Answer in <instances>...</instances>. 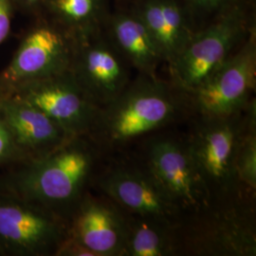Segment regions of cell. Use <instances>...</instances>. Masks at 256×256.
I'll return each mask as SVG.
<instances>
[{
  "label": "cell",
  "instance_id": "cell-3",
  "mask_svg": "<svg viewBox=\"0 0 256 256\" xmlns=\"http://www.w3.org/2000/svg\"><path fill=\"white\" fill-rule=\"evenodd\" d=\"M254 198L209 200L176 228L178 256H256Z\"/></svg>",
  "mask_w": 256,
  "mask_h": 256
},
{
  "label": "cell",
  "instance_id": "cell-22",
  "mask_svg": "<svg viewBox=\"0 0 256 256\" xmlns=\"http://www.w3.org/2000/svg\"><path fill=\"white\" fill-rule=\"evenodd\" d=\"M14 10L12 0H0V45L9 36Z\"/></svg>",
  "mask_w": 256,
  "mask_h": 256
},
{
  "label": "cell",
  "instance_id": "cell-21",
  "mask_svg": "<svg viewBox=\"0 0 256 256\" xmlns=\"http://www.w3.org/2000/svg\"><path fill=\"white\" fill-rule=\"evenodd\" d=\"M20 162L18 149L6 122L0 113V168H7Z\"/></svg>",
  "mask_w": 256,
  "mask_h": 256
},
{
  "label": "cell",
  "instance_id": "cell-8",
  "mask_svg": "<svg viewBox=\"0 0 256 256\" xmlns=\"http://www.w3.org/2000/svg\"><path fill=\"white\" fill-rule=\"evenodd\" d=\"M75 37L54 21L39 14L22 37L9 64L0 72V94L24 82L70 70Z\"/></svg>",
  "mask_w": 256,
  "mask_h": 256
},
{
  "label": "cell",
  "instance_id": "cell-14",
  "mask_svg": "<svg viewBox=\"0 0 256 256\" xmlns=\"http://www.w3.org/2000/svg\"><path fill=\"white\" fill-rule=\"evenodd\" d=\"M0 113L9 128L20 162L44 156L74 137L41 110L12 95H0Z\"/></svg>",
  "mask_w": 256,
  "mask_h": 256
},
{
  "label": "cell",
  "instance_id": "cell-2",
  "mask_svg": "<svg viewBox=\"0 0 256 256\" xmlns=\"http://www.w3.org/2000/svg\"><path fill=\"white\" fill-rule=\"evenodd\" d=\"M187 111L185 93L173 82L138 74L115 100L99 108L88 136L102 151L124 146L169 126Z\"/></svg>",
  "mask_w": 256,
  "mask_h": 256
},
{
  "label": "cell",
  "instance_id": "cell-19",
  "mask_svg": "<svg viewBox=\"0 0 256 256\" xmlns=\"http://www.w3.org/2000/svg\"><path fill=\"white\" fill-rule=\"evenodd\" d=\"M194 32L238 10L254 6V0H182Z\"/></svg>",
  "mask_w": 256,
  "mask_h": 256
},
{
  "label": "cell",
  "instance_id": "cell-7",
  "mask_svg": "<svg viewBox=\"0 0 256 256\" xmlns=\"http://www.w3.org/2000/svg\"><path fill=\"white\" fill-rule=\"evenodd\" d=\"M256 82V28L244 43L192 90L184 92L198 116H226L244 110Z\"/></svg>",
  "mask_w": 256,
  "mask_h": 256
},
{
  "label": "cell",
  "instance_id": "cell-10",
  "mask_svg": "<svg viewBox=\"0 0 256 256\" xmlns=\"http://www.w3.org/2000/svg\"><path fill=\"white\" fill-rule=\"evenodd\" d=\"M70 72L99 108L115 100L132 80V68L104 28L75 38Z\"/></svg>",
  "mask_w": 256,
  "mask_h": 256
},
{
  "label": "cell",
  "instance_id": "cell-18",
  "mask_svg": "<svg viewBox=\"0 0 256 256\" xmlns=\"http://www.w3.org/2000/svg\"><path fill=\"white\" fill-rule=\"evenodd\" d=\"M110 10V0H45L40 14L78 38L102 28Z\"/></svg>",
  "mask_w": 256,
  "mask_h": 256
},
{
  "label": "cell",
  "instance_id": "cell-4",
  "mask_svg": "<svg viewBox=\"0 0 256 256\" xmlns=\"http://www.w3.org/2000/svg\"><path fill=\"white\" fill-rule=\"evenodd\" d=\"M194 116L185 140L207 188L209 200L248 194L242 191L236 180L234 158L240 138L256 119L254 99L244 110L234 114Z\"/></svg>",
  "mask_w": 256,
  "mask_h": 256
},
{
  "label": "cell",
  "instance_id": "cell-16",
  "mask_svg": "<svg viewBox=\"0 0 256 256\" xmlns=\"http://www.w3.org/2000/svg\"><path fill=\"white\" fill-rule=\"evenodd\" d=\"M102 28L138 74L158 76L160 64L164 63L162 56L144 24L131 10L122 5L111 9Z\"/></svg>",
  "mask_w": 256,
  "mask_h": 256
},
{
  "label": "cell",
  "instance_id": "cell-11",
  "mask_svg": "<svg viewBox=\"0 0 256 256\" xmlns=\"http://www.w3.org/2000/svg\"><path fill=\"white\" fill-rule=\"evenodd\" d=\"M41 110L72 136L88 135L99 108L70 70L24 82L7 94Z\"/></svg>",
  "mask_w": 256,
  "mask_h": 256
},
{
  "label": "cell",
  "instance_id": "cell-13",
  "mask_svg": "<svg viewBox=\"0 0 256 256\" xmlns=\"http://www.w3.org/2000/svg\"><path fill=\"white\" fill-rule=\"evenodd\" d=\"M68 236L95 256H124L126 225L122 209L104 194L86 192L68 218Z\"/></svg>",
  "mask_w": 256,
  "mask_h": 256
},
{
  "label": "cell",
  "instance_id": "cell-5",
  "mask_svg": "<svg viewBox=\"0 0 256 256\" xmlns=\"http://www.w3.org/2000/svg\"><path fill=\"white\" fill-rule=\"evenodd\" d=\"M254 6L238 10L196 32L168 66L171 82L183 92L200 84L256 28Z\"/></svg>",
  "mask_w": 256,
  "mask_h": 256
},
{
  "label": "cell",
  "instance_id": "cell-23",
  "mask_svg": "<svg viewBox=\"0 0 256 256\" xmlns=\"http://www.w3.org/2000/svg\"><path fill=\"white\" fill-rule=\"evenodd\" d=\"M12 2L14 9L27 12L36 18L42 12L45 0H12Z\"/></svg>",
  "mask_w": 256,
  "mask_h": 256
},
{
  "label": "cell",
  "instance_id": "cell-12",
  "mask_svg": "<svg viewBox=\"0 0 256 256\" xmlns=\"http://www.w3.org/2000/svg\"><path fill=\"white\" fill-rule=\"evenodd\" d=\"M144 162L183 216L209 200L185 138H155L147 144Z\"/></svg>",
  "mask_w": 256,
  "mask_h": 256
},
{
  "label": "cell",
  "instance_id": "cell-15",
  "mask_svg": "<svg viewBox=\"0 0 256 256\" xmlns=\"http://www.w3.org/2000/svg\"><path fill=\"white\" fill-rule=\"evenodd\" d=\"M146 27L164 62L171 64L194 34L182 0H122Z\"/></svg>",
  "mask_w": 256,
  "mask_h": 256
},
{
  "label": "cell",
  "instance_id": "cell-6",
  "mask_svg": "<svg viewBox=\"0 0 256 256\" xmlns=\"http://www.w3.org/2000/svg\"><path fill=\"white\" fill-rule=\"evenodd\" d=\"M66 236L62 216L0 189V256H55Z\"/></svg>",
  "mask_w": 256,
  "mask_h": 256
},
{
  "label": "cell",
  "instance_id": "cell-9",
  "mask_svg": "<svg viewBox=\"0 0 256 256\" xmlns=\"http://www.w3.org/2000/svg\"><path fill=\"white\" fill-rule=\"evenodd\" d=\"M92 184L122 210L176 226L182 218V212L156 182L144 162H114L98 170Z\"/></svg>",
  "mask_w": 256,
  "mask_h": 256
},
{
  "label": "cell",
  "instance_id": "cell-17",
  "mask_svg": "<svg viewBox=\"0 0 256 256\" xmlns=\"http://www.w3.org/2000/svg\"><path fill=\"white\" fill-rule=\"evenodd\" d=\"M122 212L126 225L124 256H178L176 225L122 209Z\"/></svg>",
  "mask_w": 256,
  "mask_h": 256
},
{
  "label": "cell",
  "instance_id": "cell-24",
  "mask_svg": "<svg viewBox=\"0 0 256 256\" xmlns=\"http://www.w3.org/2000/svg\"><path fill=\"white\" fill-rule=\"evenodd\" d=\"M118 1L120 2V1H122V0H118Z\"/></svg>",
  "mask_w": 256,
  "mask_h": 256
},
{
  "label": "cell",
  "instance_id": "cell-20",
  "mask_svg": "<svg viewBox=\"0 0 256 256\" xmlns=\"http://www.w3.org/2000/svg\"><path fill=\"white\" fill-rule=\"evenodd\" d=\"M234 173L242 191L256 196V119L248 124L239 140L234 158Z\"/></svg>",
  "mask_w": 256,
  "mask_h": 256
},
{
  "label": "cell",
  "instance_id": "cell-1",
  "mask_svg": "<svg viewBox=\"0 0 256 256\" xmlns=\"http://www.w3.org/2000/svg\"><path fill=\"white\" fill-rule=\"evenodd\" d=\"M102 152L88 135L74 136L44 156L7 167L0 189L68 221L100 169Z\"/></svg>",
  "mask_w": 256,
  "mask_h": 256
}]
</instances>
